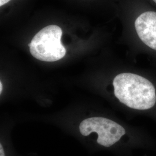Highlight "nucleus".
<instances>
[{"mask_svg": "<svg viewBox=\"0 0 156 156\" xmlns=\"http://www.w3.org/2000/svg\"><path fill=\"white\" fill-rule=\"evenodd\" d=\"M114 94L129 108L141 112L156 108V84L142 75L131 73L118 74L113 80Z\"/></svg>", "mask_w": 156, "mask_h": 156, "instance_id": "obj_1", "label": "nucleus"}, {"mask_svg": "<svg viewBox=\"0 0 156 156\" xmlns=\"http://www.w3.org/2000/svg\"><path fill=\"white\" fill-rule=\"evenodd\" d=\"M62 31L56 25L42 29L34 37L29 44L31 55L40 61L54 62L60 60L66 54L61 42Z\"/></svg>", "mask_w": 156, "mask_h": 156, "instance_id": "obj_2", "label": "nucleus"}, {"mask_svg": "<svg viewBox=\"0 0 156 156\" xmlns=\"http://www.w3.org/2000/svg\"><path fill=\"white\" fill-rule=\"evenodd\" d=\"M79 130L83 136L95 133L98 134L97 143L109 147L118 142L126 133V129L119 123L105 117H95L83 120Z\"/></svg>", "mask_w": 156, "mask_h": 156, "instance_id": "obj_3", "label": "nucleus"}, {"mask_svg": "<svg viewBox=\"0 0 156 156\" xmlns=\"http://www.w3.org/2000/svg\"><path fill=\"white\" fill-rule=\"evenodd\" d=\"M134 28L141 44L156 53V12L141 13L134 22Z\"/></svg>", "mask_w": 156, "mask_h": 156, "instance_id": "obj_4", "label": "nucleus"}, {"mask_svg": "<svg viewBox=\"0 0 156 156\" xmlns=\"http://www.w3.org/2000/svg\"><path fill=\"white\" fill-rule=\"evenodd\" d=\"M0 156H5L3 147L1 144L0 145Z\"/></svg>", "mask_w": 156, "mask_h": 156, "instance_id": "obj_5", "label": "nucleus"}, {"mask_svg": "<svg viewBox=\"0 0 156 156\" xmlns=\"http://www.w3.org/2000/svg\"><path fill=\"white\" fill-rule=\"evenodd\" d=\"M11 0H0V6H2L4 5H5L6 3H8V2H9Z\"/></svg>", "mask_w": 156, "mask_h": 156, "instance_id": "obj_6", "label": "nucleus"}, {"mask_svg": "<svg viewBox=\"0 0 156 156\" xmlns=\"http://www.w3.org/2000/svg\"><path fill=\"white\" fill-rule=\"evenodd\" d=\"M2 82H0V93L1 94L2 93Z\"/></svg>", "mask_w": 156, "mask_h": 156, "instance_id": "obj_7", "label": "nucleus"}, {"mask_svg": "<svg viewBox=\"0 0 156 156\" xmlns=\"http://www.w3.org/2000/svg\"><path fill=\"white\" fill-rule=\"evenodd\" d=\"M152 1H153V2H154L156 4V0H152Z\"/></svg>", "mask_w": 156, "mask_h": 156, "instance_id": "obj_8", "label": "nucleus"}]
</instances>
